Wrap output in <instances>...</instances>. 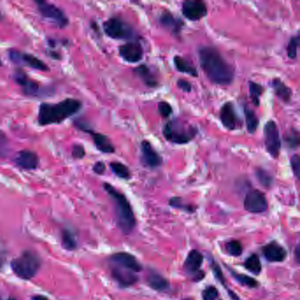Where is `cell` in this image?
<instances>
[{"mask_svg": "<svg viewBox=\"0 0 300 300\" xmlns=\"http://www.w3.org/2000/svg\"><path fill=\"white\" fill-rule=\"evenodd\" d=\"M174 63L178 71L182 72V73L189 74L190 76L194 78L198 77V71L197 68L193 66L189 61L186 60L180 56H175L174 57Z\"/></svg>", "mask_w": 300, "mask_h": 300, "instance_id": "27", "label": "cell"}, {"mask_svg": "<svg viewBox=\"0 0 300 300\" xmlns=\"http://www.w3.org/2000/svg\"><path fill=\"white\" fill-rule=\"evenodd\" d=\"M103 187L113 200L117 227L123 234L129 235L132 233L137 224L133 209L130 205V202L124 194L121 193L120 191H118L111 184L105 182Z\"/></svg>", "mask_w": 300, "mask_h": 300, "instance_id": "3", "label": "cell"}, {"mask_svg": "<svg viewBox=\"0 0 300 300\" xmlns=\"http://www.w3.org/2000/svg\"><path fill=\"white\" fill-rule=\"evenodd\" d=\"M93 170L94 173L97 174H103L106 171V165L102 161H97L96 163L94 164Z\"/></svg>", "mask_w": 300, "mask_h": 300, "instance_id": "44", "label": "cell"}, {"mask_svg": "<svg viewBox=\"0 0 300 300\" xmlns=\"http://www.w3.org/2000/svg\"><path fill=\"white\" fill-rule=\"evenodd\" d=\"M300 246L299 244H297L296 249H295V256H296V260H297V264H299V258H300Z\"/></svg>", "mask_w": 300, "mask_h": 300, "instance_id": "45", "label": "cell"}, {"mask_svg": "<svg viewBox=\"0 0 300 300\" xmlns=\"http://www.w3.org/2000/svg\"><path fill=\"white\" fill-rule=\"evenodd\" d=\"M284 140L290 149H297L299 146V135L296 130H291L284 136Z\"/></svg>", "mask_w": 300, "mask_h": 300, "instance_id": "37", "label": "cell"}, {"mask_svg": "<svg viewBox=\"0 0 300 300\" xmlns=\"http://www.w3.org/2000/svg\"><path fill=\"white\" fill-rule=\"evenodd\" d=\"M249 94L251 100L255 107L260 106V98L264 92V87L260 84L256 83L254 81H249Z\"/></svg>", "mask_w": 300, "mask_h": 300, "instance_id": "31", "label": "cell"}, {"mask_svg": "<svg viewBox=\"0 0 300 300\" xmlns=\"http://www.w3.org/2000/svg\"><path fill=\"white\" fill-rule=\"evenodd\" d=\"M181 12L183 16L191 20L197 21L206 16L208 14L206 5L199 0H187L182 4Z\"/></svg>", "mask_w": 300, "mask_h": 300, "instance_id": "14", "label": "cell"}, {"mask_svg": "<svg viewBox=\"0 0 300 300\" xmlns=\"http://www.w3.org/2000/svg\"><path fill=\"white\" fill-rule=\"evenodd\" d=\"M141 160L147 167L157 168L162 165L163 160L154 149L152 143L148 140H143L141 143Z\"/></svg>", "mask_w": 300, "mask_h": 300, "instance_id": "15", "label": "cell"}, {"mask_svg": "<svg viewBox=\"0 0 300 300\" xmlns=\"http://www.w3.org/2000/svg\"><path fill=\"white\" fill-rule=\"evenodd\" d=\"M290 167L292 169L294 175L297 179H299L300 176V158L298 154H295L290 158Z\"/></svg>", "mask_w": 300, "mask_h": 300, "instance_id": "41", "label": "cell"}, {"mask_svg": "<svg viewBox=\"0 0 300 300\" xmlns=\"http://www.w3.org/2000/svg\"><path fill=\"white\" fill-rule=\"evenodd\" d=\"M210 267H211V270H212V273H213L214 277L217 279L223 288L227 290V293L230 296L231 298L233 300H241L240 297L238 296L237 294L234 293V290H231L228 287H227V281L223 276V271L221 270V267L219 266V264H217V261L211 258L210 260Z\"/></svg>", "mask_w": 300, "mask_h": 300, "instance_id": "26", "label": "cell"}, {"mask_svg": "<svg viewBox=\"0 0 300 300\" xmlns=\"http://www.w3.org/2000/svg\"><path fill=\"white\" fill-rule=\"evenodd\" d=\"M42 260L36 253L25 251L11 261V267L17 277L24 280L32 279L40 270Z\"/></svg>", "mask_w": 300, "mask_h": 300, "instance_id": "4", "label": "cell"}, {"mask_svg": "<svg viewBox=\"0 0 300 300\" xmlns=\"http://www.w3.org/2000/svg\"><path fill=\"white\" fill-rule=\"evenodd\" d=\"M255 176H256L257 180H259V182L266 189H270L273 183L272 175L268 171L264 170L262 168H260V167L257 168L255 170Z\"/></svg>", "mask_w": 300, "mask_h": 300, "instance_id": "34", "label": "cell"}, {"mask_svg": "<svg viewBox=\"0 0 300 300\" xmlns=\"http://www.w3.org/2000/svg\"><path fill=\"white\" fill-rule=\"evenodd\" d=\"M88 133L90 134L93 137L94 144L100 152L107 154H114L116 152V148L107 136H105L103 134L94 132L93 130L88 131Z\"/></svg>", "mask_w": 300, "mask_h": 300, "instance_id": "23", "label": "cell"}, {"mask_svg": "<svg viewBox=\"0 0 300 300\" xmlns=\"http://www.w3.org/2000/svg\"><path fill=\"white\" fill-rule=\"evenodd\" d=\"M198 56L202 70L212 83L229 86L234 82V67L226 61L216 48L203 46L198 50Z\"/></svg>", "mask_w": 300, "mask_h": 300, "instance_id": "1", "label": "cell"}, {"mask_svg": "<svg viewBox=\"0 0 300 300\" xmlns=\"http://www.w3.org/2000/svg\"><path fill=\"white\" fill-rule=\"evenodd\" d=\"M271 87H273L275 94L281 100H283L284 102L290 101L292 96V91L280 79H274L271 82Z\"/></svg>", "mask_w": 300, "mask_h": 300, "instance_id": "25", "label": "cell"}, {"mask_svg": "<svg viewBox=\"0 0 300 300\" xmlns=\"http://www.w3.org/2000/svg\"><path fill=\"white\" fill-rule=\"evenodd\" d=\"M80 100L68 98L57 104H41L38 112V123L42 126L61 124L72 117L81 108Z\"/></svg>", "mask_w": 300, "mask_h": 300, "instance_id": "2", "label": "cell"}, {"mask_svg": "<svg viewBox=\"0 0 300 300\" xmlns=\"http://www.w3.org/2000/svg\"><path fill=\"white\" fill-rule=\"evenodd\" d=\"M86 156V151L80 144H76L72 148V157L75 159H83Z\"/></svg>", "mask_w": 300, "mask_h": 300, "instance_id": "42", "label": "cell"}, {"mask_svg": "<svg viewBox=\"0 0 300 300\" xmlns=\"http://www.w3.org/2000/svg\"><path fill=\"white\" fill-rule=\"evenodd\" d=\"M14 80L21 87L23 94L29 97H44L50 95L53 91L51 88L42 87L40 84L31 80L23 70L18 69L14 72Z\"/></svg>", "mask_w": 300, "mask_h": 300, "instance_id": "7", "label": "cell"}, {"mask_svg": "<svg viewBox=\"0 0 300 300\" xmlns=\"http://www.w3.org/2000/svg\"><path fill=\"white\" fill-rule=\"evenodd\" d=\"M32 300H49L48 297L45 296H42V295H36V296H33L32 297Z\"/></svg>", "mask_w": 300, "mask_h": 300, "instance_id": "46", "label": "cell"}, {"mask_svg": "<svg viewBox=\"0 0 300 300\" xmlns=\"http://www.w3.org/2000/svg\"><path fill=\"white\" fill-rule=\"evenodd\" d=\"M219 117L221 123L227 130H234L237 129L239 118L233 102L228 101L223 104L221 107Z\"/></svg>", "mask_w": 300, "mask_h": 300, "instance_id": "19", "label": "cell"}, {"mask_svg": "<svg viewBox=\"0 0 300 300\" xmlns=\"http://www.w3.org/2000/svg\"><path fill=\"white\" fill-rule=\"evenodd\" d=\"M203 262L204 255L197 249L190 251L184 261V271L191 277L194 282H200L205 277L204 270H201Z\"/></svg>", "mask_w": 300, "mask_h": 300, "instance_id": "10", "label": "cell"}, {"mask_svg": "<svg viewBox=\"0 0 300 300\" xmlns=\"http://www.w3.org/2000/svg\"><path fill=\"white\" fill-rule=\"evenodd\" d=\"M63 247L67 250H74L77 248V240L73 233L69 229H63L62 233Z\"/></svg>", "mask_w": 300, "mask_h": 300, "instance_id": "32", "label": "cell"}, {"mask_svg": "<svg viewBox=\"0 0 300 300\" xmlns=\"http://www.w3.org/2000/svg\"><path fill=\"white\" fill-rule=\"evenodd\" d=\"M111 265H116L118 267L124 268L126 270L138 273L143 270L142 264L138 261L137 258L131 253L126 252H119L114 253L109 258Z\"/></svg>", "mask_w": 300, "mask_h": 300, "instance_id": "13", "label": "cell"}, {"mask_svg": "<svg viewBox=\"0 0 300 300\" xmlns=\"http://www.w3.org/2000/svg\"><path fill=\"white\" fill-rule=\"evenodd\" d=\"M8 300H17V299H15V298H14V297H10V298H9V299H8Z\"/></svg>", "mask_w": 300, "mask_h": 300, "instance_id": "48", "label": "cell"}, {"mask_svg": "<svg viewBox=\"0 0 300 300\" xmlns=\"http://www.w3.org/2000/svg\"><path fill=\"white\" fill-rule=\"evenodd\" d=\"M264 143L271 157L277 159L280 155V132L273 120L268 121L264 129Z\"/></svg>", "mask_w": 300, "mask_h": 300, "instance_id": "8", "label": "cell"}, {"mask_svg": "<svg viewBox=\"0 0 300 300\" xmlns=\"http://www.w3.org/2000/svg\"><path fill=\"white\" fill-rule=\"evenodd\" d=\"M8 54H9L10 60L14 63L23 64L26 66L31 67L33 69L42 70V71L49 70V67L46 65V63L40 60L38 57H34L33 55L20 52L19 50H14V49L9 50Z\"/></svg>", "mask_w": 300, "mask_h": 300, "instance_id": "12", "label": "cell"}, {"mask_svg": "<svg viewBox=\"0 0 300 300\" xmlns=\"http://www.w3.org/2000/svg\"><path fill=\"white\" fill-rule=\"evenodd\" d=\"M244 114H245V119L247 124V130L250 134H254L256 132L257 128L259 126V119L254 111L251 108L245 106L244 107Z\"/></svg>", "mask_w": 300, "mask_h": 300, "instance_id": "30", "label": "cell"}, {"mask_svg": "<svg viewBox=\"0 0 300 300\" xmlns=\"http://www.w3.org/2000/svg\"><path fill=\"white\" fill-rule=\"evenodd\" d=\"M226 249L227 253L234 257L240 256L243 253V246L240 243V241L237 240H233L228 241L226 244Z\"/></svg>", "mask_w": 300, "mask_h": 300, "instance_id": "36", "label": "cell"}, {"mask_svg": "<svg viewBox=\"0 0 300 300\" xmlns=\"http://www.w3.org/2000/svg\"><path fill=\"white\" fill-rule=\"evenodd\" d=\"M202 297L204 300H217L219 298L218 290L213 285H209L202 291Z\"/></svg>", "mask_w": 300, "mask_h": 300, "instance_id": "39", "label": "cell"}, {"mask_svg": "<svg viewBox=\"0 0 300 300\" xmlns=\"http://www.w3.org/2000/svg\"><path fill=\"white\" fill-rule=\"evenodd\" d=\"M111 275L114 280L117 281V284L122 288L132 286L134 284H137L139 280L137 274L133 271L118 267L116 265H111Z\"/></svg>", "mask_w": 300, "mask_h": 300, "instance_id": "16", "label": "cell"}, {"mask_svg": "<svg viewBox=\"0 0 300 300\" xmlns=\"http://www.w3.org/2000/svg\"><path fill=\"white\" fill-rule=\"evenodd\" d=\"M104 32L116 40H130L134 38L133 27L118 17H113L103 24Z\"/></svg>", "mask_w": 300, "mask_h": 300, "instance_id": "6", "label": "cell"}, {"mask_svg": "<svg viewBox=\"0 0 300 300\" xmlns=\"http://www.w3.org/2000/svg\"><path fill=\"white\" fill-rule=\"evenodd\" d=\"M119 54L128 63H138L143 58V50L139 43H127L119 47Z\"/></svg>", "mask_w": 300, "mask_h": 300, "instance_id": "17", "label": "cell"}, {"mask_svg": "<svg viewBox=\"0 0 300 300\" xmlns=\"http://www.w3.org/2000/svg\"><path fill=\"white\" fill-rule=\"evenodd\" d=\"M14 162L22 169L34 170L39 166V158L36 154L31 151H21L17 154Z\"/></svg>", "mask_w": 300, "mask_h": 300, "instance_id": "20", "label": "cell"}, {"mask_svg": "<svg viewBox=\"0 0 300 300\" xmlns=\"http://www.w3.org/2000/svg\"><path fill=\"white\" fill-rule=\"evenodd\" d=\"M244 267L253 275L259 276L262 270L259 255H257L256 253H252L245 260Z\"/></svg>", "mask_w": 300, "mask_h": 300, "instance_id": "29", "label": "cell"}, {"mask_svg": "<svg viewBox=\"0 0 300 300\" xmlns=\"http://www.w3.org/2000/svg\"><path fill=\"white\" fill-rule=\"evenodd\" d=\"M146 282L150 288L158 292H167L170 290L169 281L155 270H150L148 272Z\"/></svg>", "mask_w": 300, "mask_h": 300, "instance_id": "21", "label": "cell"}, {"mask_svg": "<svg viewBox=\"0 0 300 300\" xmlns=\"http://www.w3.org/2000/svg\"><path fill=\"white\" fill-rule=\"evenodd\" d=\"M169 205L174 209H179V210L186 211L188 213H194L196 210L193 205L184 204L183 200L179 197H172L169 200Z\"/></svg>", "mask_w": 300, "mask_h": 300, "instance_id": "35", "label": "cell"}, {"mask_svg": "<svg viewBox=\"0 0 300 300\" xmlns=\"http://www.w3.org/2000/svg\"><path fill=\"white\" fill-rule=\"evenodd\" d=\"M196 127H185L177 121L167 122L164 125L163 136L167 141L176 144H185L197 136Z\"/></svg>", "mask_w": 300, "mask_h": 300, "instance_id": "5", "label": "cell"}, {"mask_svg": "<svg viewBox=\"0 0 300 300\" xmlns=\"http://www.w3.org/2000/svg\"><path fill=\"white\" fill-rule=\"evenodd\" d=\"M4 261H5V255L2 251L0 250V267L3 266Z\"/></svg>", "mask_w": 300, "mask_h": 300, "instance_id": "47", "label": "cell"}, {"mask_svg": "<svg viewBox=\"0 0 300 300\" xmlns=\"http://www.w3.org/2000/svg\"><path fill=\"white\" fill-rule=\"evenodd\" d=\"M217 300H221V299H219V298H218V299H217Z\"/></svg>", "mask_w": 300, "mask_h": 300, "instance_id": "50", "label": "cell"}, {"mask_svg": "<svg viewBox=\"0 0 300 300\" xmlns=\"http://www.w3.org/2000/svg\"><path fill=\"white\" fill-rule=\"evenodd\" d=\"M244 209L253 214L264 213L268 210L266 196L258 190H249L244 199Z\"/></svg>", "mask_w": 300, "mask_h": 300, "instance_id": "11", "label": "cell"}, {"mask_svg": "<svg viewBox=\"0 0 300 300\" xmlns=\"http://www.w3.org/2000/svg\"><path fill=\"white\" fill-rule=\"evenodd\" d=\"M265 259L270 262H283L286 260L287 251L277 241H271L262 247Z\"/></svg>", "mask_w": 300, "mask_h": 300, "instance_id": "18", "label": "cell"}, {"mask_svg": "<svg viewBox=\"0 0 300 300\" xmlns=\"http://www.w3.org/2000/svg\"><path fill=\"white\" fill-rule=\"evenodd\" d=\"M227 270L230 271L232 276L234 277L235 280L237 281L239 284H241L242 286L248 287L250 289H254L259 286V283L258 281L255 280L253 277H249L245 274L237 273L235 270H233L232 268H229L227 265H226Z\"/></svg>", "mask_w": 300, "mask_h": 300, "instance_id": "28", "label": "cell"}, {"mask_svg": "<svg viewBox=\"0 0 300 300\" xmlns=\"http://www.w3.org/2000/svg\"><path fill=\"white\" fill-rule=\"evenodd\" d=\"M298 45H299V35L291 37L289 44L287 45V55L290 59L297 58Z\"/></svg>", "mask_w": 300, "mask_h": 300, "instance_id": "38", "label": "cell"}, {"mask_svg": "<svg viewBox=\"0 0 300 300\" xmlns=\"http://www.w3.org/2000/svg\"><path fill=\"white\" fill-rule=\"evenodd\" d=\"M111 170L117 177L124 180H129L130 178V171L128 167L120 162H112L109 165Z\"/></svg>", "mask_w": 300, "mask_h": 300, "instance_id": "33", "label": "cell"}, {"mask_svg": "<svg viewBox=\"0 0 300 300\" xmlns=\"http://www.w3.org/2000/svg\"><path fill=\"white\" fill-rule=\"evenodd\" d=\"M178 87L186 93H190L192 91V85L185 80H179L177 81Z\"/></svg>", "mask_w": 300, "mask_h": 300, "instance_id": "43", "label": "cell"}, {"mask_svg": "<svg viewBox=\"0 0 300 300\" xmlns=\"http://www.w3.org/2000/svg\"><path fill=\"white\" fill-rule=\"evenodd\" d=\"M160 23L166 27L167 29L172 30V33L174 35H179L182 27L184 26V22L182 20L175 18V17L171 14L168 11H164L160 17Z\"/></svg>", "mask_w": 300, "mask_h": 300, "instance_id": "22", "label": "cell"}, {"mask_svg": "<svg viewBox=\"0 0 300 300\" xmlns=\"http://www.w3.org/2000/svg\"><path fill=\"white\" fill-rule=\"evenodd\" d=\"M0 19H1V15H0Z\"/></svg>", "mask_w": 300, "mask_h": 300, "instance_id": "49", "label": "cell"}, {"mask_svg": "<svg viewBox=\"0 0 300 300\" xmlns=\"http://www.w3.org/2000/svg\"><path fill=\"white\" fill-rule=\"evenodd\" d=\"M158 109H159L160 116L164 117V118L170 117L172 113H173V107L167 101H160V102H159Z\"/></svg>", "mask_w": 300, "mask_h": 300, "instance_id": "40", "label": "cell"}, {"mask_svg": "<svg viewBox=\"0 0 300 300\" xmlns=\"http://www.w3.org/2000/svg\"><path fill=\"white\" fill-rule=\"evenodd\" d=\"M35 4L42 16L50 20V22L55 24L57 27L64 28L68 26L69 20L59 7L46 1H35Z\"/></svg>", "mask_w": 300, "mask_h": 300, "instance_id": "9", "label": "cell"}, {"mask_svg": "<svg viewBox=\"0 0 300 300\" xmlns=\"http://www.w3.org/2000/svg\"><path fill=\"white\" fill-rule=\"evenodd\" d=\"M134 73L139 78L145 86L148 87H156L159 85L157 79L152 72L150 68L146 64H140L134 69Z\"/></svg>", "mask_w": 300, "mask_h": 300, "instance_id": "24", "label": "cell"}]
</instances>
